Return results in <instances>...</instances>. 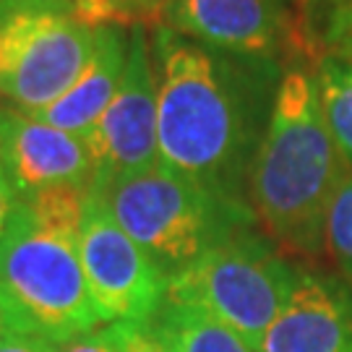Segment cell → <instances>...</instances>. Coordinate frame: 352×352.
<instances>
[{"instance_id":"obj_1","label":"cell","mask_w":352,"mask_h":352,"mask_svg":"<svg viewBox=\"0 0 352 352\" xmlns=\"http://www.w3.org/2000/svg\"><path fill=\"white\" fill-rule=\"evenodd\" d=\"M149 42L160 162L248 209V170L274 104L279 63L212 50L164 24Z\"/></svg>"},{"instance_id":"obj_2","label":"cell","mask_w":352,"mask_h":352,"mask_svg":"<svg viewBox=\"0 0 352 352\" xmlns=\"http://www.w3.org/2000/svg\"><path fill=\"white\" fill-rule=\"evenodd\" d=\"M350 173L324 120L311 65L289 63L248 170L253 219L279 248L318 258L331 201Z\"/></svg>"},{"instance_id":"obj_3","label":"cell","mask_w":352,"mask_h":352,"mask_svg":"<svg viewBox=\"0 0 352 352\" xmlns=\"http://www.w3.org/2000/svg\"><path fill=\"white\" fill-rule=\"evenodd\" d=\"M0 305L13 331L55 344L104 324L84 277L78 238L39 225L24 201L0 243Z\"/></svg>"},{"instance_id":"obj_4","label":"cell","mask_w":352,"mask_h":352,"mask_svg":"<svg viewBox=\"0 0 352 352\" xmlns=\"http://www.w3.org/2000/svg\"><path fill=\"white\" fill-rule=\"evenodd\" d=\"M91 190L167 279L180 274L232 230L256 222L251 209L222 201L162 162Z\"/></svg>"},{"instance_id":"obj_5","label":"cell","mask_w":352,"mask_h":352,"mask_svg":"<svg viewBox=\"0 0 352 352\" xmlns=\"http://www.w3.org/2000/svg\"><path fill=\"white\" fill-rule=\"evenodd\" d=\"M298 272L269 235L243 225L170 279L167 298L212 314L258 350Z\"/></svg>"},{"instance_id":"obj_6","label":"cell","mask_w":352,"mask_h":352,"mask_svg":"<svg viewBox=\"0 0 352 352\" xmlns=\"http://www.w3.org/2000/svg\"><path fill=\"white\" fill-rule=\"evenodd\" d=\"M78 256L102 321H149L167 300L170 279L91 188L78 230Z\"/></svg>"},{"instance_id":"obj_7","label":"cell","mask_w":352,"mask_h":352,"mask_svg":"<svg viewBox=\"0 0 352 352\" xmlns=\"http://www.w3.org/2000/svg\"><path fill=\"white\" fill-rule=\"evenodd\" d=\"M157 81L151 65V42L146 26L128 29V60L123 81L110 107L102 113L87 139L91 154V186L104 188L118 177L149 170L157 154Z\"/></svg>"},{"instance_id":"obj_8","label":"cell","mask_w":352,"mask_h":352,"mask_svg":"<svg viewBox=\"0 0 352 352\" xmlns=\"http://www.w3.org/2000/svg\"><path fill=\"white\" fill-rule=\"evenodd\" d=\"M157 19L199 45L240 58L277 60L292 52V11L285 0H164Z\"/></svg>"},{"instance_id":"obj_9","label":"cell","mask_w":352,"mask_h":352,"mask_svg":"<svg viewBox=\"0 0 352 352\" xmlns=\"http://www.w3.org/2000/svg\"><path fill=\"white\" fill-rule=\"evenodd\" d=\"M0 175L19 199L58 186H91L87 141L39 120L16 104H0Z\"/></svg>"},{"instance_id":"obj_10","label":"cell","mask_w":352,"mask_h":352,"mask_svg":"<svg viewBox=\"0 0 352 352\" xmlns=\"http://www.w3.org/2000/svg\"><path fill=\"white\" fill-rule=\"evenodd\" d=\"M97 26L76 16V6L55 13L29 39L21 58L0 81V94L26 113L58 102L84 74L94 55Z\"/></svg>"},{"instance_id":"obj_11","label":"cell","mask_w":352,"mask_h":352,"mask_svg":"<svg viewBox=\"0 0 352 352\" xmlns=\"http://www.w3.org/2000/svg\"><path fill=\"white\" fill-rule=\"evenodd\" d=\"M258 352H352V287L340 277L300 269Z\"/></svg>"},{"instance_id":"obj_12","label":"cell","mask_w":352,"mask_h":352,"mask_svg":"<svg viewBox=\"0 0 352 352\" xmlns=\"http://www.w3.org/2000/svg\"><path fill=\"white\" fill-rule=\"evenodd\" d=\"M128 60V32L123 24L97 26L94 55L74 87L50 107L39 110V120L87 139L102 113L110 107L115 91L123 81Z\"/></svg>"},{"instance_id":"obj_13","label":"cell","mask_w":352,"mask_h":352,"mask_svg":"<svg viewBox=\"0 0 352 352\" xmlns=\"http://www.w3.org/2000/svg\"><path fill=\"white\" fill-rule=\"evenodd\" d=\"M292 55L305 65L321 58L352 60V0H295Z\"/></svg>"},{"instance_id":"obj_14","label":"cell","mask_w":352,"mask_h":352,"mask_svg":"<svg viewBox=\"0 0 352 352\" xmlns=\"http://www.w3.org/2000/svg\"><path fill=\"white\" fill-rule=\"evenodd\" d=\"M173 352H258L243 334L196 305L164 300L151 318Z\"/></svg>"},{"instance_id":"obj_15","label":"cell","mask_w":352,"mask_h":352,"mask_svg":"<svg viewBox=\"0 0 352 352\" xmlns=\"http://www.w3.org/2000/svg\"><path fill=\"white\" fill-rule=\"evenodd\" d=\"M311 71L331 139L352 170V60L321 58Z\"/></svg>"},{"instance_id":"obj_16","label":"cell","mask_w":352,"mask_h":352,"mask_svg":"<svg viewBox=\"0 0 352 352\" xmlns=\"http://www.w3.org/2000/svg\"><path fill=\"white\" fill-rule=\"evenodd\" d=\"M71 6L74 0H0V81L21 58L39 26Z\"/></svg>"},{"instance_id":"obj_17","label":"cell","mask_w":352,"mask_h":352,"mask_svg":"<svg viewBox=\"0 0 352 352\" xmlns=\"http://www.w3.org/2000/svg\"><path fill=\"white\" fill-rule=\"evenodd\" d=\"M324 253L331 258L340 279L352 287V173L340 186L324 230Z\"/></svg>"},{"instance_id":"obj_18","label":"cell","mask_w":352,"mask_h":352,"mask_svg":"<svg viewBox=\"0 0 352 352\" xmlns=\"http://www.w3.org/2000/svg\"><path fill=\"white\" fill-rule=\"evenodd\" d=\"M118 352H173L157 327L149 321H115L113 324Z\"/></svg>"},{"instance_id":"obj_19","label":"cell","mask_w":352,"mask_h":352,"mask_svg":"<svg viewBox=\"0 0 352 352\" xmlns=\"http://www.w3.org/2000/svg\"><path fill=\"white\" fill-rule=\"evenodd\" d=\"M55 352H118L113 324L104 329H91L87 334H78L55 344Z\"/></svg>"},{"instance_id":"obj_20","label":"cell","mask_w":352,"mask_h":352,"mask_svg":"<svg viewBox=\"0 0 352 352\" xmlns=\"http://www.w3.org/2000/svg\"><path fill=\"white\" fill-rule=\"evenodd\" d=\"M0 352H55V342L34 337V334L11 331L0 340Z\"/></svg>"},{"instance_id":"obj_21","label":"cell","mask_w":352,"mask_h":352,"mask_svg":"<svg viewBox=\"0 0 352 352\" xmlns=\"http://www.w3.org/2000/svg\"><path fill=\"white\" fill-rule=\"evenodd\" d=\"M162 3L164 0H113V6L123 16V21L133 19V24H144V19L157 16Z\"/></svg>"},{"instance_id":"obj_22","label":"cell","mask_w":352,"mask_h":352,"mask_svg":"<svg viewBox=\"0 0 352 352\" xmlns=\"http://www.w3.org/2000/svg\"><path fill=\"white\" fill-rule=\"evenodd\" d=\"M19 204H21L19 193L8 186L6 177L0 175V243H3V238H6V232L11 230L13 217H16V212H19Z\"/></svg>"},{"instance_id":"obj_23","label":"cell","mask_w":352,"mask_h":352,"mask_svg":"<svg viewBox=\"0 0 352 352\" xmlns=\"http://www.w3.org/2000/svg\"><path fill=\"white\" fill-rule=\"evenodd\" d=\"M11 321H8V316H6V311H3V305H0V340L6 337V334H11Z\"/></svg>"}]
</instances>
